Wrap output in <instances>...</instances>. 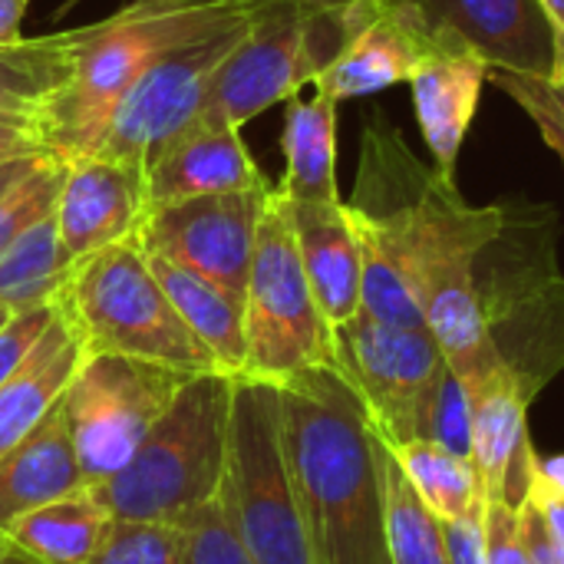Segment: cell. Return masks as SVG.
I'll use <instances>...</instances> for the list:
<instances>
[{
	"instance_id": "obj_1",
	"label": "cell",
	"mask_w": 564,
	"mask_h": 564,
	"mask_svg": "<svg viewBox=\"0 0 564 564\" xmlns=\"http://www.w3.org/2000/svg\"><path fill=\"white\" fill-rule=\"evenodd\" d=\"M347 215L364 258L360 311L403 327H426L423 281L430 271L482 254L506 231L502 208L466 202L456 178L423 165L383 112L367 119Z\"/></svg>"
},
{
	"instance_id": "obj_38",
	"label": "cell",
	"mask_w": 564,
	"mask_h": 564,
	"mask_svg": "<svg viewBox=\"0 0 564 564\" xmlns=\"http://www.w3.org/2000/svg\"><path fill=\"white\" fill-rule=\"evenodd\" d=\"M30 10V0H0V43H13L23 36V17Z\"/></svg>"
},
{
	"instance_id": "obj_35",
	"label": "cell",
	"mask_w": 564,
	"mask_h": 564,
	"mask_svg": "<svg viewBox=\"0 0 564 564\" xmlns=\"http://www.w3.org/2000/svg\"><path fill=\"white\" fill-rule=\"evenodd\" d=\"M449 564H486V499H479L466 516L443 522Z\"/></svg>"
},
{
	"instance_id": "obj_32",
	"label": "cell",
	"mask_w": 564,
	"mask_h": 564,
	"mask_svg": "<svg viewBox=\"0 0 564 564\" xmlns=\"http://www.w3.org/2000/svg\"><path fill=\"white\" fill-rule=\"evenodd\" d=\"M489 83L499 86L509 99H516V106L525 109V116L539 126L542 139L564 162V83L499 73V69H489Z\"/></svg>"
},
{
	"instance_id": "obj_7",
	"label": "cell",
	"mask_w": 564,
	"mask_h": 564,
	"mask_svg": "<svg viewBox=\"0 0 564 564\" xmlns=\"http://www.w3.org/2000/svg\"><path fill=\"white\" fill-rule=\"evenodd\" d=\"M245 373L284 383L311 367L334 364V330L304 274L284 192L274 185L258 221L245 284Z\"/></svg>"
},
{
	"instance_id": "obj_23",
	"label": "cell",
	"mask_w": 564,
	"mask_h": 564,
	"mask_svg": "<svg viewBox=\"0 0 564 564\" xmlns=\"http://www.w3.org/2000/svg\"><path fill=\"white\" fill-rule=\"evenodd\" d=\"M159 284L165 288L172 307L198 344L215 357L218 370L241 377L245 373V304L212 284L208 278L178 268L159 254H145Z\"/></svg>"
},
{
	"instance_id": "obj_39",
	"label": "cell",
	"mask_w": 564,
	"mask_h": 564,
	"mask_svg": "<svg viewBox=\"0 0 564 564\" xmlns=\"http://www.w3.org/2000/svg\"><path fill=\"white\" fill-rule=\"evenodd\" d=\"M40 159L43 155H30V159H13V162H3L0 165V198L17 185V182H23L36 165H40Z\"/></svg>"
},
{
	"instance_id": "obj_16",
	"label": "cell",
	"mask_w": 564,
	"mask_h": 564,
	"mask_svg": "<svg viewBox=\"0 0 564 564\" xmlns=\"http://www.w3.org/2000/svg\"><path fill=\"white\" fill-rule=\"evenodd\" d=\"M149 208L202 198V195H225V192H248L268 188L271 178L251 159L245 139L231 126H185L149 165Z\"/></svg>"
},
{
	"instance_id": "obj_33",
	"label": "cell",
	"mask_w": 564,
	"mask_h": 564,
	"mask_svg": "<svg viewBox=\"0 0 564 564\" xmlns=\"http://www.w3.org/2000/svg\"><path fill=\"white\" fill-rule=\"evenodd\" d=\"M59 311L56 304H40V307H23L13 311L10 321L0 327V383L26 360V354L40 344V337L46 334V327L53 324Z\"/></svg>"
},
{
	"instance_id": "obj_30",
	"label": "cell",
	"mask_w": 564,
	"mask_h": 564,
	"mask_svg": "<svg viewBox=\"0 0 564 564\" xmlns=\"http://www.w3.org/2000/svg\"><path fill=\"white\" fill-rule=\"evenodd\" d=\"M66 162L56 155H43L40 165L17 182L3 198H0V254L46 212H53L59 188H63Z\"/></svg>"
},
{
	"instance_id": "obj_15",
	"label": "cell",
	"mask_w": 564,
	"mask_h": 564,
	"mask_svg": "<svg viewBox=\"0 0 564 564\" xmlns=\"http://www.w3.org/2000/svg\"><path fill=\"white\" fill-rule=\"evenodd\" d=\"M446 46L430 33L420 13L406 0H383L380 13L360 26V33L321 69L311 83L334 102L383 93L410 76Z\"/></svg>"
},
{
	"instance_id": "obj_11",
	"label": "cell",
	"mask_w": 564,
	"mask_h": 564,
	"mask_svg": "<svg viewBox=\"0 0 564 564\" xmlns=\"http://www.w3.org/2000/svg\"><path fill=\"white\" fill-rule=\"evenodd\" d=\"M271 192L274 185L149 208L135 241L145 254H159L178 268H188L245 301L258 221Z\"/></svg>"
},
{
	"instance_id": "obj_37",
	"label": "cell",
	"mask_w": 564,
	"mask_h": 564,
	"mask_svg": "<svg viewBox=\"0 0 564 564\" xmlns=\"http://www.w3.org/2000/svg\"><path fill=\"white\" fill-rule=\"evenodd\" d=\"M30 155H50L40 132L0 122V165L13 159H30Z\"/></svg>"
},
{
	"instance_id": "obj_6",
	"label": "cell",
	"mask_w": 564,
	"mask_h": 564,
	"mask_svg": "<svg viewBox=\"0 0 564 564\" xmlns=\"http://www.w3.org/2000/svg\"><path fill=\"white\" fill-rule=\"evenodd\" d=\"M218 499L254 564H314L284 459L274 383L235 377Z\"/></svg>"
},
{
	"instance_id": "obj_2",
	"label": "cell",
	"mask_w": 564,
	"mask_h": 564,
	"mask_svg": "<svg viewBox=\"0 0 564 564\" xmlns=\"http://www.w3.org/2000/svg\"><path fill=\"white\" fill-rule=\"evenodd\" d=\"M278 387L281 443L314 564H390L380 436L344 380L311 367Z\"/></svg>"
},
{
	"instance_id": "obj_5",
	"label": "cell",
	"mask_w": 564,
	"mask_h": 564,
	"mask_svg": "<svg viewBox=\"0 0 564 564\" xmlns=\"http://www.w3.org/2000/svg\"><path fill=\"white\" fill-rule=\"evenodd\" d=\"M59 304L86 354H119L185 377L218 370L215 357L172 307L139 241L109 245L76 261Z\"/></svg>"
},
{
	"instance_id": "obj_22",
	"label": "cell",
	"mask_w": 564,
	"mask_h": 564,
	"mask_svg": "<svg viewBox=\"0 0 564 564\" xmlns=\"http://www.w3.org/2000/svg\"><path fill=\"white\" fill-rule=\"evenodd\" d=\"M112 512L93 486H79L20 519L3 535L40 564H86L102 542Z\"/></svg>"
},
{
	"instance_id": "obj_4",
	"label": "cell",
	"mask_w": 564,
	"mask_h": 564,
	"mask_svg": "<svg viewBox=\"0 0 564 564\" xmlns=\"http://www.w3.org/2000/svg\"><path fill=\"white\" fill-rule=\"evenodd\" d=\"M231 390L235 377L221 370L182 380L135 456L112 479L93 486L112 519L178 525L218 496L225 482Z\"/></svg>"
},
{
	"instance_id": "obj_43",
	"label": "cell",
	"mask_w": 564,
	"mask_h": 564,
	"mask_svg": "<svg viewBox=\"0 0 564 564\" xmlns=\"http://www.w3.org/2000/svg\"><path fill=\"white\" fill-rule=\"evenodd\" d=\"M10 314H13V311H10V307H3V304H0V327H3V324H7V321H10Z\"/></svg>"
},
{
	"instance_id": "obj_42",
	"label": "cell",
	"mask_w": 564,
	"mask_h": 564,
	"mask_svg": "<svg viewBox=\"0 0 564 564\" xmlns=\"http://www.w3.org/2000/svg\"><path fill=\"white\" fill-rule=\"evenodd\" d=\"M0 564H40L36 558H30L23 549H17L3 532H0Z\"/></svg>"
},
{
	"instance_id": "obj_10",
	"label": "cell",
	"mask_w": 564,
	"mask_h": 564,
	"mask_svg": "<svg viewBox=\"0 0 564 564\" xmlns=\"http://www.w3.org/2000/svg\"><path fill=\"white\" fill-rule=\"evenodd\" d=\"M254 17L258 10L235 26L159 56L119 99L96 155L149 172L155 155L195 119L212 73L251 30Z\"/></svg>"
},
{
	"instance_id": "obj_41",
	"label": "cell",
	"mask_w": 564,
	"mask_h": 564,
	"mask_svg": "<svg viewBox=\"0 0 564 564\" xmlns=\"http://www.w3.org/2000/svg\"><path fill=\"white\" fill-rule=\"evenodd\" d=\"M539 3L549 13V23L555 30V43H558V83H564V0H539Z\"/></svg>"
},
{
	"instance_id": "obj_13",
	"label": "cell",
	"mask_w": 564,
	"mask_h": 564,
	"mask_svg": "<svg viewBox=\"0 0 564 564\" xmlns=\"http://www.w3.org/2000/svg\"><path fill=\"white\" fill-rule=\"evenodd\" d=\"M473 403V466L486 499L519 509L532 489L539 456L529 440V403L535 393L506 364L496 360L466 380Z\"/></svg>"
},
{
	"instance_id": "obj_26",
	"label": "cell",
	"mask_w": 564,
	"mask_h": 564,
	"mask_svg": "<svg viewBox=\"0 0 564 564\" xmlns=\"http://www.w3.org/2000/svg\"><path fill=\"white\" fill-rule=\"evenodd\" d=\"M380 469H383V525H387L390 564H449L443 522L423 506V499L403 476L387 443L380 446Z\"/></svg>"
},
{
	"instance_id": "obj_20",
	"label": "cell",
	"mask_w": 564,
	"mask_h": 564,
	"mask_svg": "<svg viewBox=\"0 0 564 564\" xmlns=\"http://www.w3.org/2000/svg\"><path fill=\"white\" fill-rule=\"evenodd\" d=\"M83 360H86L83 337L59 304L40 344L0 383V453L10 449L17 440H23L63 400Z\"/></svg>"
},
{
	"instance_id": "obj_19",
	"label": "cell",
	"mask_w": 564,
	"mask_h": 564,
	"mask_svg": "<svg viewBox=\"0 0 564 564\" xmlns=\"http://www.w3.org/2000/svg\"><path fill=\"white\" fill-rule=\"evenodd\" d=\"M79 486H86V479L66 416L56 403L23 440L0 453V532L13 519Z\"/></svg>"
},
{
	"instance_id": "obj_27",
	"label": "cell",
	"mask_w": 564,
	"mask_h": 564,
	"mask_svg": "<svg viewBox=\"0 0 564 564\" xmlns=\"http://www.w3.org/2000/svg\"><path fill=\"white\" fill-rule=\"evenodd\" d=\"M390 453L397 456L403 476L410 479V486L416 489L423 506L440 522H453V519L466 516L479 499H486L479 489L473 459L456 456L440 443L410 440L403 446H393Z\"/></svg>"
},
{
	"instance_id": "obj_8",
	"label": "cell",
	"mask_w": 564,
	"mask_h": 564,
	"mask_svg": "<svg viewBox=\"0 0 564 564\" xmlns=\"http://www.w3.org/2000/svg\"><path fill=\"white\" fill-rule=\"evenodd\" d=\"M182 380L185 373L159 364L86 354L59 400L86 486L112 479L135 456Z\"/></svg>"
},
{
	"instance_id": "obj_9",
	"label": "cell",
	"mask_w": 564,
	"mask_h": 564,
	"mask_svg": "<svg viewBox=\"0 0 564 564\" xmlns=\"http://www.w3.org/2000/svg\"><path fill=\"white\" fill-rule=\"evenodd\" d=\"M443 364L426 327L383 324L360 311L334 330V367L354 387L370 426L390 449L416 440L423 400Z\"/></svg>"
},
{
	"instance_id": "obj_24",
	"label": "cell",
	"mask_w": 564,
	"mask_h": 564,
	"mask_svg": "<svg viewBox=\"0 0 564 564\" xmlns=\"http://www.w3.org/2000/svg\"><path fill=\"white\" fill-rule=\"evenodd\" d=\"M69 30L0 43V122L40 132L43 109L66 79Z\"/></svg>"
},
{
	"instance_id": "obj_21",
	"label": "cell",
	"mask_w": 564,
	"mask_h": 564,
	"mask_svg": "<svg viewBox=\"0 0 564 564\" xmlns=\"http://www.w3.org/2000/svg\"><path fill=\"white\" fill-rule=\"evenodd\" d=\"M284 178L281 192L291 202H334L337 192V102L314 89V96H291L284 112Z\"/></svg>"
},
{
	"instance_id": "obj_28",
	"label": "cell",
	"mask_w": 564,
	"mask_h": 564,
	"mask_svg": "<svg viewBox=\"0 0 564 564\" xmlns=\"http://www.w3.org/2000/svg\"><path fill=\"white\" fill-rule=\"evenodd\" d=\"M416 440H430L446 446L456 456L473 453V403H469V390L466 383L456 377V370L449 364H443V370L436 373L423 410H420V423H416Z\"/></svg>"
},
{
	"instance_id": "obj_17",
	"label": "cell",
	"mask_w": 564,
	"mask_h": 564,
	"mask_svg": "<svg viewBox=\"0 0 564 564\" xmlns=\"http://www.w3.org/2000/svg\"><path fill=\"white\" fill-rule=\"evenodd\" d=\"M288 212H291L297 254L311 281L314 301L324 321L330 324V330H337L360 314V291H364V258H360L354 221L347 215V202L288 198Z\"/></svg>"
},
{
	"instance_id": "obj_14",
	"label": "cell",
	"mask_w": 564,
	"mask_h": 564,
	"mask_svg": "<svg viewBox=\"0 0 564 564\" xmlns=\"http://www.w3.org/2000/svg\"><path fill=\"white\" fill-rule=\"evenodd\" d=\"M53 215L73 264L109 245L135 241L149 215L145 172L106 155L66 162Z\"/></svg>"
},
{
	"instance_id": "obj_3",
	"label": "cell",
	"mask_w": 564,
	"mask_h": 564,
	"mask_svg": "<svg viewBox=\"0 0 564 564\" xmlns=\"http://www.w3.org/2000/svg\"><path fill=\"white\" fill-rule=\"evenodd\" d=\"M261 7L231 3H145L69 30V69L43 109L40 139L50 155L79 162L96 155L106 126L129 86L169 50L248 20Z\"/></svg>"
},
{
	"instance_id": "obj_36",
	"label": "cell",
	"mask_w": 564,
	"mask_h": 564,
	"mask_svg": "<svg viewBox=\"0 0 564 564\" xmlns=\"http://www.w3.org/2000/svg\"><path fill=\"white\" fill-rule=\"evenodd\" d=\"M519 525H522V542H525L529 564H564V549L555 542V535L549 532L539 506L529 496L519 506Z\"/></svg>"
},
{
	"instance_id": "obj_25",
	"label": "cell",
	"mask_w": 564,
	"mask_h": 564,
	"mask_svg": "<svg viewBox=\"0 0 564 564\" xmlns=\"http://www.w3.org/2000/svg\"><path fill=\"white\" fill-rule=\"evenodd\" d=\"M73 268L59 241L56 215L46 212L0 254V304L10 311L56 304Z\"/></svg>"
},
{
	"instance_id": "obj_18",
	"label": "cell",
	"mask_w": 564,
	"mask_h": 564,
	"mask_svg": "<svg viewBox=\"0 0 564 564\" xmlns=\"http://www.w3.org/2000/svg\"><path fill=\"white\" fill-rule=\"evenodd\" d=\"M486 83L489 66L463 50H440L410 76L420 132L436 159L433 169L449 178H456V162Z\"/></svg>"
},
{
	"instance_id": "obj_34",
	"label": "cell",
	"mask_w": 564,
	"mask_h": 564,
	"mask_svg": "<svg viewBox=\"0 0 564 564\" xmlns=\"http://www.w3.org/2000/svg\"><path fill=\"white\" fill-rule=\"evenodd\" d=\"M486 564H529L519 509L486 499Z\"/></svg>"
},
{
	"instance_id": "obj_31",
	"label": "cell",
	"mask_w": 564,
	"mask_h": 564,
	"mask_svg": "<svg viewBox=\"0 0 564 564\" xmlns=\"http://www.w3.org/2000/svg\"><path fill=\"white\" fill-rule=\"evenodd\" d=\"M178 542L182 564H254L218 496L178 522Z\"/></svg>"
},
{
	"instance_id": "obj_29",
	"label": "cell",
	"mask_w": 564,
	"mask_h": 564,
	"mask_svg": "<svg viewBox=\"0 0 564 564\" xmlns=\"http://www.w3.org/2000/svg\"><path fill=\"white\" fill-rule=\"evenodd\" d=\"M86 564H182L178 525L112 519Z\"/></svg>"
},
{
	"instance_id": "obj_12",
	"label": "cell",
	"mask_w": 564,
	"mask_h": 564,
	"mask_svg": "<svg viewBox=\"0 0 564 564\" xmlns=\"http://www.w3.org/2000/svg\"><path fill=\"white\" fill-rule=\"evenodd\" d=\"M446 50L489 69L558 83V43L539 0H406Z\"/></svg>"
},
{
	"instance_id": "obj_40",
	"label": "cell",
	"mask_w": 564,
	"mask_h": 564,
	"mask_svg": "<svg viewBox=\"0 0 564 564\" xmlns=\"http://www.w3.org/2000/svg\"><path fill=\"white\" fill-rule=\"evenodd\" d=\"M145 3H231V7H274V3H294V7H330L340 0H145Z\"/></svg>"
}]
</instances>
